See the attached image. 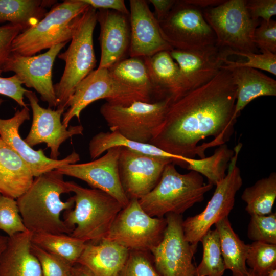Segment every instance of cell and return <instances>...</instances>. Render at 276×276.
<instances>
[{"label":"cell","mask_w":276,"mask_h":276,"mask_svg":"<svg viewBox=\"0 0 276 276\" xmlns=\"http://www.w3.org/2000/svg\"><path fill=\"white\" fill-rule=\"evenodd\" d=\"M2 72L0 70V94L11 98L22 108L27 107L24 96L29 90L22 87V82L16 75L4 78L1 76Z\"/></svg>","instance_id":"obj_43"},{"label":"cell","mask_w":276,"mask_h":276,"mask_svg":"<svg viewBox=\"0 0 276 276\" xmlns=\"http://www.w3.org/2000/svg\"><path fill=\"white\" fill-rule=\"evenodd\" d=\"M0 230L9 237L28 231L23 222L16 199L1 194Z\"/></svg>","instance_id":"obj_38"},{"label":"cell","mask_w":276,"mask_h":276,"mask_svg":"<svg viewBox=\"0 0 276 276\" xmlns=\"http://www.w3.org/2000/svg\"><path fill=\"white\" fill-rule=\"evenodd\" d=\"M203 247L201 261L196 267L195 276H223L225 271L219 236L216 229H210L200 240Z\"/></svg>","instance_id":"obj_34"},{"label":"cell","mask_w":276,"mask_h":276,"mask_svg":"<svg viewBox=\"0 0 276 276\" xmlns=\"http://www.w3.org/2000/svg\"><path fill=\"white\" fill-rule=\"evenodd\" d=\"M93 8L98 9L111 10L129 14V10L126 7L123 0H83Z\"/></svg>","instance_id":"obj_45"},{"label":"cell","mask_w":276,"mask_h":276,"mask_svg":"<svg viewBox=\"0 0 276 276\" xmlns=\"http://www.w3.org/2000/svg\"><path fill=\"white\" fill-rule=\"evenodd\" d=\"M214 225L219 234L225 269L231 270L232 276H247L249 269L246 261L249 244H245L235 233L228 217Z\"/></svg>","instance_id":"obj_29"},{"label":"cell","mask_w":276,"mask_h":276,"mask_svg":"<svg viewBox=\"0 0 276 276\" xmlns=\"http://www.w3.org/2000/svg\"><path fill=\"white\" fill-rule=\"evenodd\" d=\"M234 154V149L223 144L219 145L210 156L200 159L188 158L186 169L204 176L208 183L216 185L225 177L229 162Z\"/></svg>","instance_id":"obj_33"},{"label":"cell","mask_w":276,"mask_h":276,"mask_svg":"<svg viewBox=\"0 0 276 276\" xmlns=\"http://www.w3.org/2000/svg\"><path fill=\"white\" fill-rule=\"evenodd\" d=\"M34 177L25 162L0 136V194L17 199L31 186Z\"/></svg>","instance_id":"obj_25"},{"label":"cell","mask_w":276,"mask_h":276,"mask_svg":"<svg viewBox=\"0 0 276 276\" xmlns=\"http://www.w3.org/2000/svg\"><path fill=\"white\" fill-rule=\"evenodd\" d=\"M31 249L38 259L42 276H75V265L32 243Z\"/></svg>","instance_id":"obj_39"},{"label":"cell","mask_w":276,"mask_h":276,"mask_svg":"<svg viewBox=\"0 0 276 276\" xmlns=\"http://www.w3.org/2000/svg\"><path fill=\"white\" fill-rule=\"evenodd\" d=\"M129 250L106 239L97 243H86L76 264L86 268L93 276H118Z\"/></svg>","instance_id":"obj_22"},{"label":"cell","mask_w":276,"mask_h":276,"mask_svg":"<svg viewBox=\"0 0 276 276\" xmlns=\"http://www.w3.org/2000/svg\"><path fill=\"white\" fill-rule=\"evenodd\" d=\"M130 57H149L163 51L173 49L164 39L158 22L147 1L130 0Z\"/></svg>","instance_id":"obj_19"},{"label":"cell","mask_w":276,"mask_h":276,"mask_svg":"<svg viewBox=\"0 0 276 276\" xmlns=\"http://www.w3.org/2000/svg\"><path fill=\"white\" fill-rule=\"evenodd\" d=\"M165 218L163 238L150 251L157 269L162 276H195L193 259L196 250L185 238L182 215L170 213Z\"/></svg>","instance_id":"obj_13"},{"label":"cell","mask_w":276,"mask_h":276,"mask_svg":"<svg viewBox=\"0 0 276 276\" xmlns=\"http://www.w3.org/2000/svg\"><path fill=\"white\" fill-rule=\"evenodd\" d=\"M242 145L239 143L234 149V154L228 164L227 173L216 184L215 191L203 211L182 221L185 238L196 250L202 236L213 225L228 217L234 208L236 194L243 183L241 172L237 165Z\"/></svg>","instance_id":"obj_9"},{"label":"cell","mask_w":276,"mask_h":276,"mask_svg":"<svg viewBox=\"0 0 276 276\" xmlns=\"http://www.w3.org/2000/svg\"><path fill=\"white\" fill-rule=\"evenodd\" d=\"M120 150V147L111 148L101 157L90 162L70 164L56 170L63 175L79 179L92 188L108 193L124 207L129 200L124 193L119 176Z\"/></svg>","instance_id":"obj_16"},{"label":"cell","mask_w":276,"mask_h":276,"mask_svg":"<svg viewBox=\"0 0 276 276\" xmlns=\"http://www.w3.org/2000/svg\"><path fill=\"white\" fill-rule=\"evenodd\" d=\"M158 22L163 37L173 49L194 50L216 44L215 34L202 10L185 0L176 1L168 15Z\"/></svg>","instance_id":"obj_12"},{"label":"cell","mask_w":276,"mask_h":276,"mask_svg":"<svg viewBox=\"0 0 276 276\" xmlns=\"http://www.w3.org/2000/svg\"><path fill=\"white\" fill-rule=\"evenodd\" d=\"M267 276H276V268H274L269 271Z\"/></svg>","instance_id":"obj_50"},{"label":"cell","mask_w":276,"mask_h":276,"mask_svg":"<svg viewBox=\"0 0 276 276\" xmlns=\"http://www.w3.org/2000/svg\"><path fill=\"white\" fill-rule=\"evenodd\" d=\"M89 5L83 0H68L54 5L35 25L19 34L12 53L33 56L58 44L71 40L81 15Z\"/></svg>","instance_id":"obj_5"},{"label":"cell","mask_w":276,"mask_h":276,"mask_svg":"<svg viewBox=\"0 0 276 276\" xmlns=\"http://www.w3.org/2000/svg\"><path fill=\"white\" fill-rule=\"evenodd\" d=\"M236 86V98L233 120L236 121L241 111L257 98L276 96V81L257 70L245 67H226Z\"/></svg>","instance_id":"obj_24"},{"label":"cell","mask_w":276,"mask_h":276,"mask_svg":"<svg viewBox=\"0 0 276 276\" xmlns=\"http://www.w3.org/2000/svg\"><path fill=\"white\" fill-rule=\"evenodd\" d=\"M172 159L156 157L121 147L118 161L121 183L130 200L139 199L159 181L165 166Z\"/></svg>","instance_id":"obj_15"},{"label":"cell","mask_w":276,"mask_h":276,"mask_svg":"<svg viewBox=\"0 0 276 276\" xmlns=\"http://www.w3.org/2000/svg\"><path fill=\"white\" fill-rule=\"evenodd\" d=\"M227 58H224L226 67H245L259 69L276 75V54L268 51H261V54L244 52L226 48L222 51Z\"/></svg>","instance_id":"obj_35"},{"label":"cell","mask_w":276,"mask_h":276,"mask_svg":"<svg viewBox=\"0 0 276 276\" xmlns=\"http://www.w3.org/2000/svg\"><path fill=\"white\" fill-rule=\"evenodd\" d=\"M169 52L178 65L186 94L213 79L227 58L216 45L194 50L173 49Z\"/></svg>","instance_id":"obj_20"},{"label":"cell","mask_w":276,"mask_h":276,"mask_svg":"<svg viewBox=\"0 0 276 276\" xmlns=\"http://www.w3.org/2000/svg\"><path fill=\"white\" fill-rule=\"evenodd\" d=\"M108 69L111 75L123 84L141 93L152 102L160 100L145 57L125 58Z\"/></svg>","instance_id":"obj_28"},{"label":"cell","mask_w":276,"mask_h":276,"mask_svg":"<svg viewBox=\"0 0 276 276\" xmlns=\"http://www.w3.org/2000/svg\"><path fill=\"white\" fill-rule=\"evenodd\" d=\"M246 263L258 274L267 276L276 268V244L253 241L249 244Z\"/></svg>","instance_id":"obj_36"},{"label":"cell","mask_w":276,"mask_h":276,"mask_svg":"<svg viewBox=\"0 0 276 276\" xmlns=\"http://www.w3.org/2000/svg\"><path fill=\"white\" fill-rule=\"evenodd\" d=\"M67 42L61 43L46 52L33 56H22L11 53L3 68V72H13L22 84L34 88L40 95L49 108L57 106L52 82V68L56 57Z\"/></svg>","instance_id":"obj_14"},{"label":"cell","mask_w":276,"mask_h":276,"mask_svg":"<svg viewBox=\"0 0 276 276\" xmlns=\"http://www.w3.org/2000/svg\"><path fill=\"white\" fill-rule=\"evenodd\" d=\"M213 185L204 182L203 176L190 171H177L175 164H167L155 187L138 199L141 208L153 217L162 218L173 213L182 215L195 204L202 202Z\"/></svg>","instance_id":"obj_4"},{"label":"cell","mask_w":276,"mask_h":276,"mask_svg":"<svg viewBox=\"0 0 276 276\" xmlns=\"http://www.w3.org/2000/svg\"><path fill=\"white\" fill-rule=\"evenodd\" d=\"M8 238L9 237L7 236L0 235V259L7 247Z\"/></svg>","instance_id":"obj_49"},{"label":"cell","mask_w":276,"mask_h":276,"mask_svg":"<svg viewBox=\"0 0 276 276\" xmlns=\"http://www.w3.org/2000/svg\"><path fill=\"white\" fill-rule=\"evenodd\" d=\"M74 193V206L63 212V220L71 236L85 243H97L109 231L123 205L108 193L67 181Z\"/></svg>","instance_id":"obj_3"},{"label":"cell","mask_w":276,"mask_h":276,"mask_svg":"<svg viewBox=\"0 0 276 276\" xmlns=\"http://www.w3.org/2000/svg\"><path fill=\"white\" fill-rule=\"evenodd\" d=\"M167 226L165 217H153L132 199L118 213L103 239L129 250L150 251L162 240Z\"/></svg>","instance_id":"obj_11"},{"label":"cell","mask_w":276,"mask_h":276,"mask_svg":"<svg viewBox=\"0 0 276 276\" xmlns=\"http://www.w3.org/2000/svg\"><path fill=\"white\" fill-rule=\"evenodd\" d=\"M247 236L253 241L276 244V213L250 216Z\"/></svg>","instance_id":"obj_40"},{"label":"cell","mask_w":276,"mask_h":276,"mask_svg":"<svg viewBox=\"0 0 276 276\" xmlns=\"http://www.w3.org/2000/svg\"><path fill=\"white\" fill-rule=\"evenodd\" d=\"M24 30L23 27L10 23L0 26V70L3 71L4 65L12 53L13 41Z\"/></svg>","instance_id":"obj_42"},{"label":"cell","mask_w":276,"mask_h":276,"mask_svg":"<svg viewBox=\"0 0 276 276\" xmlns=\"http://www.w3.org/2000/svg\"><path fill=\"white\" fill-rule=\"evenodd\" d=\"M118 276H162L149 251L129 250Z\"/></svg>","instance_id":"obj_37"},{"label":"cell","mask_w":276,"mask_h":276,"mask_svg":"<svg viewBox=\"0 0 276 276\" xmlns=\"http://www.w3.org/2000/svg\"><path fill=\"white\" fill-rule=\"evenodd\" d=\"M245 0L224 1L218 6L202 10L204 19L215 34L218 48L256 52L253 36L259 20L251 18Z\"/></svg>","instance_id":"obj_8"},{"label":"cell","mask_w":276,"mask_h":276,"mask_svg":"<svg viewBox=\"0 0 276 276\" xmlns=\"http://www.w3.org/2000/svg\"><path fill=\"white\" fill-rule=\"evenodd\" d=\"M31 242L74 265L76 264L86 245L84 241L65 234H34Z\"/></svg>","instance_id":"obj_32"},{"label":"cell","mask_w":276,"mask_h":276,"mask_svg":"<svg viewBox=\"0 0 276 276\" xmlns=\"http://www.w3.org/2000/svg\"><path fill=\"white\" fill-rule=\"evenodd\" d=\"M253 41L261 51L266 50L276 53V21L262 20L254 33Z\"/></svg>","instance_id":"obj_41"},{"label":"cell","mask_w":276,"mask_h":276,"mask_svg":"<svg viewBox=\"0 0 276 276\" xmlns=\"http://www.w3.org/2000/svg\"><path fill=\"white\" fill-rule=\"evenodd\" d=\"M28 98L33 114L32 125L29 133L24 140L31 147L44 143L50 149V158L58 159L60 145L68 139L83 134L81 125L64 126L61 118L65 110L42 107L36 94L28 90L25 94Z\"/></svg>","instance_id":"obj_17"},{"label":"cell","mask_w":276,"mask_h":276,"mask_svg":"<svg viewBox=\"0 0 276 276\" xmlns=\"http://www.w3.org/2000/svg\"><path fill=\"white\" fill-rule=\"evenodd\" d=\"M185 1L200 9L215 7L222 3L223 0H185Z\"/></svg>","instance_id":"obj_47"},{"label":"cell","mask_w":276,"mask_h":276,"mask_svg":"<svg viewBox=\"0 0 276 276\" xmlns=\"http://www.w3.org/2000/svg\"><path fill=\"white\" fill-rule=\"evenodd\" d=\"M246 7L251 18L255 20L269 21L276 15L275 0H250L246 1Z\"/></svg>","instance_id":"obj_44"},{"label":"cell","mask_w":276,"mask_h":276,"mask_svg":"<svg viewBox=\"0 0 276 276\" xmlns=\"http://www.w3.org/2000/svg\"><path fill=\"white\" fill-rule=\"evenodd\" d=\"M236 98L231 72L222 68L209 82L171 103L149 144L177 156L205 157V143L199 145V142L213 136L211 142L215 147L233 135Z\"/></svg>","instance_id":"obj_1"},{"label":"cell","mask_w":276,"mask_h":276,"mask_svg":"<svg viewBox=\"0 0 276 276\" xmlns=\"http://www.w3.org/2000/svg\"><path fill=\"white\" fill-rule=\"evenodd\" d=\"M55 1L0 0V23L20 25L26 30L37 24Z\"/></svg>","instance_id":"obj_30"},{"label":"cell","mask_w":276,"mask_h":276,"mask_svg":"<svg viewBox=\"0 0 276 276\" xmlns=\"http://www.w3.org/2000/svg\"><path fill=\"white\" fill-rule=\"evenodd\" d=\"M122 106H128L141 101L153 102L141 93L129 87L116 79L108 68L91 71L75 87L63 114L62 124L68 127L71 120H79L82 111L91 103L100 99Z\"/></svg>","instance_id":"obj_10"},{"label":"cell","mask_w":276,"mask_h":276,"mask_svg":"<svg viewBox=\"0 0 276 276\" xmlns=\"http://www.w3.org/2000/svg\"><path fill=\"white\" fill-rule=\"evenodd\" d=\"M169 51L158 52L145 60L159 99L170 98L174 101L186 92L178 65Z\"/></svg>","instance_id":"obj_26"},{"label":"cell","mask_w":276,"mask_h":276,"mask_svg":"<svg viewBox=\"0 0 276 276\" xmlns=\"http://www.w3.org/2000/svg\"><path fill=\"white\" fill-rule=\"evenodd\" d=\"M241 199L246 203L245 211L250 215H266L272 213L276 199V173L257 180L245 188Z\"/></svg>","instance_id":"obj_31"},{"label":"cell","mask_w":276,"mask_h":276,"mask_svg":"<svg viewBox=\"0 0 276 276\" xmlns=\"http://www.w3.org/2000/svg\"><path fill=\"white\" fill-rule=\"evenodd\" d=\"M172 102L170 98L153 102L138 101L128 106L106 102L100 111L111 131L132 141L149 144Z\"/></svg>","instance_id":"obj_7"},{"label":"cell","mask_w":276,"mask_h":276,"mask_svg":"<svg viewBox=\"0 0 276 276\" xmlns=\"http://www.w3.org/2000/svg\"><path fill=\"white\" fill-rule=\"evenodd\" d=\"M97 22V10L89 6L80 17L67 49L57 56L65 65L59 82L54 85L57 109H66L76 86L96 66L93 33Z\"/></svg>","instance_id":"obj_6"},{"label":"cell","mask_w":276,"mask_h":276,"mask_svg":"<svg viewBox=\"0 0 276 276\" xmlns=\"http://www.w3.org/2000/svg\"><path fill=\"white\" fill-rule=\"evenodd\" d=\"M155 9L154 15L158 21L163 20L169 13L176 0H150Z\"/></svg>","instance_id":"obj_46"},{"label":"cell","mask_w":276,"mask_h":276,"mask_svg":"<svg viewBox=\"0 0 276 276\" xmlns=\"http://www.w3.org/2000/svg\"><path fill=\"white\" fill-rule=\"evenodd\" d=\"M71 192L63 175L56 169L35 177L29 189L16 199L23 222L32 233L65 234L71 230L61 219L62 213L74 206L73 196L61 200Z\"/></svg>","instance_id":"obj_2"},{"label":"cell","mask_w":276,"mask_h":276,"mask_svg":"<svg viewBox=\"0 0 276 276\" xmlns=\"http://www.w3.org/2000/svg\"><path fill=\"white\" fill-rule=\"evenodd\" d=\"M3 102L0 99V105ZM29 119V109L27 106L17 110L9 119H0V136L25 162L34 177L79 161V155L75 151L63 159H53L47 157L42 149H32L22 140L19 132L20 126Z\"/></svg>","instance_id":"obj_18"},{"label":"cell","mask_w":276,"mask_h":276,"mask_svg":"<svg viewBox=\"0 0 276 276\" xmlns=\"http://www.w3.org/2000/svg\"><path fill=\"white\" fill-rule=\"evenodd\" d=\"M247 276H261V275L258 274V273L254 272L252 270L249 269V272H248Z\"/></svg>","instance_id":"obj_51"},{"label":"cell","mask_w":276,"mask_h":276,"mask_svg":"<svg viewBox=\"0 0 276 276\" xmlns=\"http://www.w3.org/2000/svg\"><path fill=\"white\" fill-rule=\"evenodd\" d=\"M75 276H93L84 267L76 264L75 267Z\"/></svg>","instance_id":"obj_48"},{"label":"cell","mask_w":276,"mask_h":276,"mask_svg":"<svg viewBox=\"0 0 276 276\" xmlns=\"http://www.w3.org/2000/svg\"><path fill=\"white\" fill-rule=\"evenodd\" d=\"M88 150L92 160L99 157L109 149L115 147L125 148L144 154L173 159L174 164L186 168L187 157L166 152L156 146L130 140L116 131L100 132L90 140Z\"/></svg>","instance_id":"obj_27"},{"label":"cell","mask_w":276,"mask_h":276,"mask_svg":"<svg viewBox=\"0 0 276 276\" xmlns=\"http://www.w3.org/2000/svg\"><path fill=\"white\" fill-rule=\"evenodd\" d=\"M29 231L9 237L0 259V276H42L40 264L31 249Z\"/></svg>","instance_id":"obj_23"},{"label":"cell","mask_w":276,"mask_h":276,"mask_svg":"<svg viewBox=\"0 0 276 276\" xmlns=\"http://www.w3.org/2000/svg\"><path fill=\"white\" fill-rule=\"evenodd\" d=\"M97 21L100 25L99 37L101 58L97 68H109L125 59L129 51V14L111 10L98 9Z\"/></svg>","instance_id":"obj_21"}]
</instances>
